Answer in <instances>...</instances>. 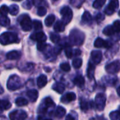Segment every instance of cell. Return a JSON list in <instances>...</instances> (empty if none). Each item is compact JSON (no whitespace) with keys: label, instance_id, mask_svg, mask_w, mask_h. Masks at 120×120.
I'll list each match as a JSON object with an SVG mask.
<instances>
[{"label":"cell","instance_id":"11","mask_svg":"<svg viewBox=\"0 0 120 120\" xmlns=\"http://www.w3.org/2000/svg\"><path fill=\"white\" fill-rule=\"evenodd\" d=\"M94 46L96 48L109 49L112 46V44L110 42H109L108 41H105V40L103 39L102 38L98 37L94 42Z\"/></svg>","mask_w":120,"mask_h":120},{"label":"cell","instance_id":"24","mask_svg":"<svg viewBox=\"0 0 120 120\" xmlns=\"http://www.w3.org/2000/svg\"><path fill=\"white\" fill-rule=\"evenodd\" d=\"M65 24L62 21V20H58L55 25H54V27H53V29L56 32H63L65 30Z\"/></svg>","mask_w":120,"mask_h":120},{"label":"cell","instance_id":"42","mask_svg":"<svg viewBox=\"0 0 120 120\" xmlns=\"http://www.w3.org/2000/svg\"><path fill=\"white\" fill-rule=\"evenodd\" d=\"M37 13L39 16H44L46 14V9L44 6H39L37 9Z\"/></svg>","mask_w":120,"mask_h":120},{"label":"cell","instance_id":"47","mask_svg":"<svg viewBox=\"0 0 120 120\" xmlns=\"http://www.w3.org/2000/svg\"><path fill=\"white\" fill-rule=\"evenodd\" d=\"M62 49H63V46H56L54 48V50H53L54 53L55 54H59L60 53Z\"/></svg>","mask_w":120,"mask_h":120},{"label":"cell","instance_id":"10","mask_svg":"<svg viewBox=\"0 0 120 120\" xmlns=\"http://www.w3.org/2000/svg\"><path fill=\"white\" fill-rule=\"evenodd\" d=\"M30 39L34 41H37L38 43H43L46 41L47 37L43 32H38L34 34H32L30 36Z\"/></svg>","mask_w":120,"mask_h":120},{"label":"cell","instance_id":"48","mask_svg":"<svg viewBox=\"0 0 120 120\" xmlns=\"http://www.w3.org/2000/svg\"><path fill=\"white\" fill-rule=\"evenodd\" d=\"M65 120H77V115L73 116L72 114H69L66 116Z\"/></svg>","mask_w":120,"mask_h":120},{"label":"cell","instance_id":"51","mask_svg":"<svg viewBox=\"0 0 120 120\" xmlns=\"http://www.w3.org/2000/svg\"><path fill=\"white\" fill-rule=\"evenodd\" d=\"M117 94H118V95L120 96V86L118 87V88H117Z\"/></svg>","mask_w":120,"mask_h":120},{"label":"cell","instance_id":"18","mask_svg":"<svg viewBox=\"0 0 120 120\" xmlns=\"http://www.w3.org/2000/svg\"><path fill=\"white\" fill-rule=\"evenodd\" d=\"M92 20H93V18H92L91 13L88 11H85L82 16V21L84 24L90 25L92 23Z\"/></svg>","mask_w":120,"mask_h":120},{"label":"cell","instance_id":"40","mask_svg":"<svg viewBox=\"0 0 120 120\" xmlns=\"http://www.w3.org/2000/svg\"><path fill=\"white\" fill-rule=\"evenodd\" d=\"M60 68L64 72H69L70 70V65L68 63H63L60 65Z\"/></svg>","mask_w":120,"mask_h":120},{"label":"cell","instance_id":"36","mask_svg":"<svg viewBox=\"0 0 120 120\" xmlns=\"http://www.w3.org/2000/svg\"><path fill=\"white\" fill-rule=\"evenodd\" d=\"M1 26H8L10 24V20L7 16H2L1 15Z\"/></svg>","mask_w":120,"mask_h":120},{"label":"cell","instance_id":"52","mask_svg":"<svg viewBox=\"0 0 120 120\" xmlns=\"http://www.w3.org/2000/svg\"><path fill=\"white\" fill-rule=\"evenodd\" d=\"M90 120H97L96 119H95V118H92V119H91Z\"/></svg>","mask_w":120,"mask_h":120},{"label":"cell","instance_id":"5","mask_svg":"<svg viewBox=\"0 0 120 120\" xmlns=\"http://www.w3.org/2000/svg\"><path fill=\"white\" fill-rule=\"evenodd\" d=\"M60 14L63 16L62 21L65 24H68L72 18V11L71 8L68 6H64L60 10Z\"/></svg>","mask_w":120,"mask_h":120},{"label":"cell","instance_id":"53","mask_svg":"<svg viewBox=\"0 0 120 120\" xmlns=\"http://www.w3.org/2000/svg\"><path fill=\"white\" fill-rule=\"evenodd\" d=\"M13 1H21V0H13Z\"/></svg>","mask_w":120,"mask_h":120},{"label":"cell","instance_id":"35","mask_svg":"<svg viewBox=\"0 0 120 120\" xmlns=\"http://www.w3.org/2000/svg\"><path fill=\"white\" fill-rule=\"evenodd\" d=\"M105 1L106 0H95L93 4V6L95 8H100L105 4Z\"/></svg>","mask_w":120,"mask_h":120},{"label":"cell","instance_id":"14","mask_svg":"<svg viewBox=\"0 0 120 120\" xmlns=\"http://www.w3.org/2000/svg\"><path fill=\"white\" fill-rule=\"evenodd\" d=\"M54 105H55V103H54L53 101L51 98H49V97L46 98L44 99V101L43 108H42V112H46L49 108H52Z\"/></svg>","mask_w":120,"mask_h":120},{"label":"cell","instance_id":"44","mask_svg":"<svg viewBox=\"0 0 120 120\" xmlns=\"http://www.w3.org/2000/svg\"><path fill=\"white\" fill-rule=\"evenodd\" d=\"M113 27L116 32H120V20H116L113 23Z\"/></svg>","mask_w":120,"mask_h":120},{"label":"cell","instance_id":"1","mask_svg":"<svg viewBox=\"0 0 120 120\" xmlns=\"http://www.w3.org/2000/svg\"><path fill=\"white\" fill-rule=\"evenodd\" d=\"M23 86V83L20 77L16 75H11L6 84L7 89L10 91H15L17 89H20Z\"/></svg>","mask_w":120,"mask_h":120},{"label":"cell","instance_id":"25","mask_svg":"<svg viewBox=\"0 0 120 120\" xmlns=\"http://www.w3.org/2000/svg\"><path fill=\"white\" fill-rule=\"evenodd\" d=\"M103 34L105 35H107V36H112L113 34H115V33L116 32L115 29H114V27L113 25H108L107 27H105L103 31Z\"/></svg>","mask_w":120,"mask_h":120},{"label":"cell","instance_id":"20","mask_svg":"<svg viewBox=\"0 0 120 120\" xmlns=\"http://www.w3.org/2000/svg\"><path fill=\"white\" fill-rule=\"evenodd\" d=\"M37 84L39 88H43L47 84V77L44 75H41L38 77Z\"/></svg>","mask_w":120,"mask_h":120},{"label":"cell","instance_id":"7","mask_svg":"<svg viewBox=\"0 0 120 120\" xmlns=\"http://www.w3.org/2000/svg\"><path fill=\"white\" fill-rule=\"evenodd\" d=\"M120 70V61L117 60H115L105 66V70L109 74H116Z\"/></svg>","mask_w":120,"mask_h":120},{"label":"cell","instance_id":"26","mask_svg":"<svg viewBox=\"0 0 120 120\" xmlns=\"http://www.w3.org/2000/svg\"><path fill=\"white\" fill-rule=\"evenodd\" d=\"M79 105H80V108H81V110H82V111L86 112V111H87V110H89V104L88 101H87L86 99L83 98H82L80 99Z\"/></svg>","mask_w":120,"mask_h":120},{"label":"cell","instance_id":"32","mask_svg":"<svg viewBox=\"0 0 120 120\" xmlns=\"http://www.w3.org/2000/svg\"><path fill=\"white\" fill-rule=\"evenodd\" d=\"M110 118L111 120H120V111L116 110L110 112Z\"/></svg>","mask_w":120,"mask_h":120},{"label":"cell","instance_id":"2","mask_svg":"<svg viewBox=\"0 0 120 120\" xmlns=\"http://www.w3.org/2000/svg\"><path fill=\"white\" fill-rule=\"evenodd\" d=\"M85 36L82 32L79 30L75 29L70 32V41L72 44L75 46L82 45L84 41Z\"/></svg>","mask_w":120,"mask_h":120},{"label":"cell","instance_id":"45","mask_svg":"<svg viewBox=\"0 0 120 120\" xmlns=\"http://www.w3.org/2000/svg\"><path fill=\"white\" fill-rule=\"evenodd\" d=\"M33 68H34V64L33 63H27L25 68H23L22 70H23V71H30V70H32L33 69Z\"/></svg>","mask_w":120,"mask_h":120},{"label":"cell","instance_id":"37","mask_svg":"<svg viewBox=\"0 0 120 120\" xmlns=\"http://www.w3.org/2000/svg\"><path fill=\"white\" fill-rule=\"evenodd\" d=\"M34 0H26L23 3L22 6L25 9H30L34 5Z\"/></svg>","mask_w":120,"mask_h":120},{"label":"cell","instance_id":"29","mask_svg":"<svg viewBox=\"0 0 120 120\" xmlns=\"http://www.w3.org/2000/svg\"><path fill=\"white\" fill-rule=\"evenodd\" d=\"M1 111L8 110L11 107V103L8 100H1Z\"/></svg>","mask_w":120,"mask_h":120},{"label":"cell","instance_id":"21","mask_svg":"<svg viewBox=\"0 0 120 120\" xmlns=\"http://www.w3.org/2000/svg\"><path fill=\"white\" fill-rule=\"evenodd\" d=\"M95 65L94 64H93L92 63H89L88 65V68H87V71H86V74H87V77L89 79H92L94 77V73H95Z\"/></svg>","mask_w":120,"mask_h":120},{"label":"cell","instance_id":"8","mask_svg":"<svg viewBox=\"0 0 120 120\" xmlns=\"http://www.w3.org/2000/svg\"><path fill=\"white\" fill-rule=\"evenodd\" d=\"M27 117V112L23 110H13L9 114L11 120H25Z\"/></svg>","mask_w":120,"mask_h":120},{"label":"cell","instance_id":"16","mask_svg":"<svg viewBox=\"0 0 120 120\" xmlns=\"http://www.w3.org/2000/svg\"><path fill=\"white\" fill-rule=\"evenodd\" d=\"M66 113V110L63 107L61 106H58L54 111V116L58 118V119H61L65 116Z\"/></svg>","mask_w":120,"mask_h":120},{"label":"cell","instance_id":"28","mask_svg":"<svg viewBox=\"0 0 120 120\" xmlns=\"http://www.w3.org/2000/svg\"><path fill=\"white\" fill-rule=\"evenodd\" d=\"M15 104L18 107H22V106H25L27 105L28 104V101L27 99H25V98H22V97H19L15 100Z\"/></svg>","mask_w":120,"mask_h":120},{"label":"cell","instance_id":"38","mask_svg":"<svg viewBox=\"0 0 120 120\" xmlns=\"http://www.w3.org/2000/svg\"><path fill=\"white\" fill-rule=\"evenodd\" d=\"M33 26L35 30H40L42 29V23L40 20H34L33 21Z\"/></svg>","mask_w":120,"mask_h":120},{"label":"cell","instance_id":"13","mask_svg":"<svg viewBox=\"0 0 120 120\" xmlns=\"http://www.w3.org/2000/svg\"><path fill=\"white\" fill-rule=\"evenodd\" d=\"M91 56L93 62L96 64L100 63L103 57L102 53L100 51H93L91 53Z\"/></svg>","mask_w":120,"mask_h":120},{"label":"cell","instance_id":"33","mask_svg":"<svg viewBox=\"0 0 120 120\" xmlns=\"http://www.w3.org/2000/svg\"><path fill=\"white\" fill-rule=\"evenodd\" d=\"M50 39L51 40L52 42L56 44V43H58L59 42V41L60 40V36L58 34L51 32L50 34Z\"/></svg>","mask_w":120,"mask_h":120},{"label":"cell","instance_id":"9","mask_svg":"<svg viewBox=\"0 0 120 120\" xmlns=\"http://www.w3.org/2000/svg\"><path fill=\"white\" fill-rule=\"evenodd\" d=\"M119 7V0H111L108 6L105 9V13L108 15L113 14L115 10Z\"/></svg>","mask_w":120,"mask_h":120},{"label":"cell","instance_id":"41","mask_svg":"<svg viewBox=\"0 0 120 120\" xmlns=\"http://www.w3.org/2000/svg\"><path fill=\"white\" fill-rule=\"evenodd\" d=\"M84 1L85 0H70V4L72 6H74L77 8H79L84 3Z\"/></svg>","mask_w":120,"mask_h":120},{"label":"cell","instance_id":"43","mask_svg":"<svg viewBox=\"0 0 120 120\" xmlns=\"http://www.w3.org/2000/svg\"><path fill=\"white\" fill-rule=\"evenodd\" d=\"M46 46H47V44H45V42H43V43H38V44H37V49H38L39 51H44V50L46 49Z\"/></svg>","mask_w":120,"mask_h":120},{"label":"cell","instance_id":"4","mask_svg":"<svg viewBox=\"0 0 120 120\" xmlns=\"http://www.w3.org/2000/svg\"><path fill=\"white\" fill-rule=\"evenodd\" d=\"M18 20L20 22V25L22 27V29L25 31V32H28L30 31L32 27V25H33V22H32L31 18H30V16L27 14H23L21 15L20 17L18 18Z\"/></svg>","mask_w":120,"mask_h":120},{"label":"cell","instance_id":"22","mask_svg":"<svg viewBox=\"0 0 120 120\" xmlns=\"http://www.w3.org/2000/svg\"><path fill=\"white\" fill-rule=\"evenodd\" d=\"M65 85L60 82H56L52 86V89L58 92V94H63L65 91Z\"/></svg>","mask_w":120,"mask_h":120},{"label":"cell","instance_id":"15","mask_svg":"<svg viewBox=\"0 0 120 120\" xmlns=\"http://www.w3.org/2000/svg\"><path fill=\"white\" fill-rule=\"evenodd\" d=\"M26 95L31 102H35L38 98L39 93L36 89H31L27 91Z\"/></svg>","mask_w":120,"mask_h":120},{"label":"cell","instance_id":"19","mask_svg":"<svg viewBox=\"0 0 120 120\" xmlns=\"http://www.w3.org/2000/svg\"><path fill=\"white\" fill-rule=\"evenodd\" d=\"M21 53L18 51H11L6 54V58L8 60H18L20 58Z\"/></svg>","mask_w":120,"mask_h":120},{"label":"cell","instance_id":"50","mask_svg":"<svg viewBox=\"0 0 120 120\" xmlns=\"http://www.w3.org/2000/svg\"><path fill=\"white\" fill-rule=\"evenodd\" d=\"M38 120H52L51 119H46V118H44L42 117H38Z\"/></svg>","mask_w":120,"mask_h":120},{"label":"cell","instance_id":"27","mask_svg":"<svg viewBox=\"0 0 120 120\" xmlns=\"http://www.w3.org/2000/svg\"><path fill=\"white\" fill-rule=\"evenodd\" d=\"M65 56L68 58H71L73 56V50L72 49L71 46L68 44H65Z\"/></svg>","mask_w":120,"mask_h":120},{"label":"cell","instance_id":"49","mask_svg":"<svg viewBox=\"0 0 120 120\" xmlns=\"http://www.w3.org/2000/svg\"><path fill=\"white\" fill-rule=\"evenodd\" d=\"M80 54H81V51L79 49H75V50H74V51H73V56H79Z\"/></svg>","mask_w":120,"mask_h":120},{"label":"cell","instance_id":"39","mask_svg":"<svg viewBox=\"0 0 120 120\" xmlns=\"http://www.w3.org/2000/svg\"><path fill=\"white\" fill-rule=\"evenodd\" d=\"M8 13H9V8L6 5H2L1 7V15L6 16Z\"/></svg>","mask_w":120,"mask_h":120},{"label":"cell","instance_id":"3","mask_svg":"<svg viewBox=\"0 0 120 120\" xmlns=\"http://www.w3.org/2000/svg\"><path fill=\"white\" fill-rule=\"evenodd\" d=\"M0 41L2 45H7L13 43H19L20 39L17 34L10 32H4L0 37Z\"/></svg>","mask_w":120,"mask_h":120},{"label":"cell","instance_id":"31","mask_svg":"<svg viewBox=\"0 0 120 120\" xmlns=\"http://www.w3.org/2000/svg\"><path fill=\"white\" fill-rule=\"evenodd\" d=\"M19 11V8L16 4H12L10 7H9V13L10 14H11L12 15H15L18 14Z\"/></svg>","mask_w":120,"mask_h":120},{"label":"cell","instance_id":"46","mask_svg":"<svg viewBox=\"0 0 120 120\" xmlns=\"http://www.w3.org/2000/svg\"><path fill=\"white\" fill-rule=\"evenodd\" d=\"M104 19H105V16H104L102 13H98V14H97L96 16V20L98 22H100L103 21Z\"/></svg>","mask_w":120,"mask_h":120},{"label":"cell","instance_id":"6","mask_svg":"<svg viewBox=\"0 0 120 120\" xmlns=\"http://www.w3.org/2000/svg\"><path fill=\"white\" fill-rule=\"evenodd\" d=\"M95 103L96 108L99 111L104 110L106 103V96L103 94H98L95 97Z\"/></svg>","mask_w":120,"mask_h":120},{"label":"cell","instance_id":"17","mask_svg":"<svg viewBox=\"0 0 120 120\" xmlns=\"http://www.w3.org/2000/svg\"><path fill=\"white\" fill-rule=\"evenodd\" d=\"M73 83H74L75 85L77 86L78 87L82 88L84 86V84H85V79H84L83 76L77 75L73 79Z\"/></svg>","mask_w":120,"mask_h":120},{"label":"cell","instance_id":"23","mask_svg":"<svg viewBox=\"0 0 120 120\" xmlns=\"http://www.w3.org/2000/svg\"><path fill=\"white\" fill-rule=\"evenodd\" d=\"M103 81L108 85H115L117 82V78L116 77L109 76V77H104L103 78Z\"/></svg>","mask_w":120,"mask_h":120},{"label":"cell","instance_id":"54","mask_svg":"<svg viewBox=\"0 0 120 120\" xmlns=\"http://www.w3.org/2000/svg\"><path fill=\"white\" fill-rule=\"evenodd\" d=\"M119 15H120V11H119Z\"/></svg>","mask_w":120,"mask_h":120},{"label":"cell","instance_id":"34","mask_svg":"<svg viewBox=\"0 0 120 120\" xmlns=\"http://www.w3.org/2000/svg\"><path fill=\"white\" fill-rule=\"evenodd\" d=\"M72 65L75 68H80L82 65V60L81 58H75L72 60Z\"/></svg>","mask_w":120,"mask_h":120},{"label":"cell","instance_id":"30","mask_svg":"<svg viewBox=\"0 0 120 120\" xmlns=\"http://www.w3.org/2000/svg\"><path fill=\"white\" fill-rule=\"evenodd\" d=\"M54 20H55V15L53 14H51V15H48L46 18V19H45V25L47 27H50L51 25H52Z\"/></svg>","mask_w":120,"mask_h":120},{"label":"cell","instance_id":"12","mask_svg":"<svg viewBox=\"0 0 120 120\" xmlns=\"http://www.w3.org/2000/svg\"><path fill=\"white\" fill-rule=\"evenodd\" d=\"M76 99V94L73 92H68L61 98V102L65 104L69 103Z\"/></svg>","mask_w":120,"mask_h":120}]
</instances>
